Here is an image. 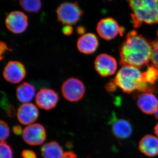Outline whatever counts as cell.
<instances>
[{
    "label": "cell",
    "mask_w": 158,
    "mask_h": 158,
    "mask_svg": "<svg viewBox=\"0 0 158 158\" xmlns=\"http://www.w3.org/2000/svg\"><path fill=\"white\" fill-rule=\"evenodd\" d=\"M23 131L22 128L20 126L15 125L13 127V132L15 135H20L23 134Z\"/></svg>",
    "instance_id": "27"
},
{
    "label": "cell",
    "mask_w": 158,
    "mask_h": 158,
    "mask_svg": "<svg viewBox=\"0 0 158 158\" xmlns=\"http://www.w3.org/2000/svg\"><path fill=\"white\" fill-rule=\"evenodd\" d=\"M133 11L131 14L135 27L143 23H158V0H127Z\"/></svg>",
    "instance_id": "3"
},
{
    "label": "cell",
    "mask_w": 158,
    "mask_h": 158,
    "mask_svg": "<svg viewBox=\"0 0 158 158\" xmlns=\"http://www.w3.org/2000/svg\"><path fill=\"white\" fill-rule=\"evenodd\" d=\"M0 139L1 141L6 140L10 135V129L7 123L2 120L0 122Z\"/></svg>",
    "instance_id": "22"
},
{
    "label": "cell",
    "mask_w": 158,
    "mask_h": 158,
    "mask_svg": "<svg viewBox=\"0 0 158 158\" xmlns=\"http://www.w3.org/2000/svg\"><path fill=\"white\" fill-rule=\"evenodd\" d=\"M109 124L111 126L113 135L119 140H124L130 138L133 133V127L129 120L118 118L116 113H112Z\"/></svg>",
    "instance_id": "8"
},
{
    "label": "cell",
    "mask_w": 158,
    "mask_h": 158,
    "mask_svg": "<svg viewBox=\"0 0 158 158\" xmlns=\"http://www.w3.org/2000/svg\"><path fill=\"white\" fill-rule=\"evenodd\" d=\"M27 71L22 62L10 61L8 62L3 71V75L7 81L11 84H18L25 78Z\"/></svg>",
    "instance_id": "9"
},
{
    "label": "cell",
    "mask_w": 158,
    "mask_h": 158,
    "mask_svg": "<svg viewBox=\"0 0 158 158\" xmlns=\"http://www.w3.org/2000/svg\"><path fill=\"white\" fill-rule=\"evenodd\" d=\"M62 158H77V157L74 153L70 151L64 153Z\"/></svg>",
    "instance_id": "28"
},
{
    "label": "cell",
    "mask_w": 158,
    "mask_h": 158,
    "mask_svg": "<svg viewBox=\"0 0 158 158\" xmlns=\"http://www.w3.org/2000/svg\"><path fill=\"white\" fill-rule=\"evenodd\" d=\"M107 1H111V0H107Z\"/></svg>",
    "instance_id": "32"
},
{
    "label": "cell",
    "mask_w": 158,
    "mask_h": 158,
    "mask_svg": "<svg viewBox=\"0 0 158 158\" xmlns=\"http://www.w3.org/2000/svg\"><path fill=\"white\" fill-rule=\"evenodd\" d=\"M112 81L126 93H131L136 90L144 92L154 90L152 87L144 81L141 72L134 66H123Z\"/></svg>",
    "instance_id": "2"
},
{
    "label": "cell",
    "mask_w": 158,
    "mask_h": 158,
    "mask_svg": "<svg viewBox=\"0 0 158 158\" xmlns=\"http://www.w3.org/2000/svg\"><path fill=\"white\" fill-rule=\"evenodd\" d=\"M19 121L23 125L32 124L39 116V111L35 105L31 103L23 104L19 108L17 113Z\"/></svg>",
    "instance_id": "13"
},
{
    "label": "cell",
    "mask_w": 158,
    "mask_h": 158,
    "mask_svg": "<svg viewBox=\"0 0 158 158\" xmlns=\"http://www.w3.org/2000/svg\"><path fill=\"white\" fill-rule=\"evenodd\" d=\"M36 94V89L34 85L28 82H24L18 86L16 95L18 100L23 103H29Z\"/></svg>",
    "instance_id": "17"
},
{
    "label": "cell",
    "mask_w": 158,
    "mask_h": 158,
    "mask_svg": "<svg viewBox=\"0 0 158 158\" xmlns=\"http://www.w3.org/2000/svg\"><path fill=\"white\" fill-rule=\"evenodd\" d=\"M151 65L158 69V39L152 43Z\"/></svg>",
    "instance_id": "21"
},
{
    "label": "cell",
    "mask_w": 158,
    "mask_h": 158,
    "mask_svg": "<svg viewBox=\"0 0 158 158\" xmlns=\"http://www.w3.org/2000/svg\"><path fill=\"white\" fill-rule=\"evenodd\" d=\"M95 70L102 77H107L115 73L117 62L113 57L106 54L98 56L94 62Z\"/></svg>",
    "instance_id": "12"
},
{
    "label": "cell",
    "mask_w": 158,
    "mask_h": 158,
    "mask_svg": "<svg viewBox=\"0 0 158 158\" xmlns=\"http://www.w3.org/2000/svg\"><path fill=\"white\" fill-rule=\"evenodd\" d=\"M23 138L25 142L29 145H40L44 143L46 138L45 128L39 123L30 125L23 131Z\"/></svg>",
    "instance_id": "10"
},
{
    "label": "cell",
    "mask_w": 158,
    "mask_h": 158,
    "mask_svg": "<svg viewBox=\"0 0 158 158\" xmlns=\"http://www.w3.org/2000/svg\"><path fill=\"white\" fill-rule=\"evenodd\" d=\"M151 55V43L136 31H132L127 35L120 49V64L141 68L148 63Z\"/></svg>",
    "instance_id": "1"
},
{
    "label": "cell",
    "mask_w": 158,
    "mask_h": 158,
    "mask_svg": "<svg viewBox=\"0 0 158 158\" xmlns=\"http://www.w3.org/2000/svg\"><path fill=\"white\" fill-rule=\"evenodd\" d=\"M85 85L80 79L69 78L62 84L61 92L65 99L70 102H77L83 98L85 93Z\"/></svg>",
    "instance_id": "5"
},
{
    "label": "cell",
    "mask_w": 158,
    "mask_h": 158,
    "mask_svg": "<svg viewBox=\"0 0 158 158\" xmlns=\"http://www.w3.org/2000/svg\"><path fill=\"white\" fill-rule=\"evenodd\" d=\"M154 129L155 133L156 135V136H157L158 138V123L156 125Z\"/></svg>",
    "instance_id": "30"
},
{
    "label": "cell",
    "mask_w": 158,
    "mask_h": 158,
    "mask_svg": "<svg viewBox=\"0 0 158 158\" xmlns=\"http://www.w3.org/2000/svg\"><path fill=\"white\" fill-rule=\"evenodd\" d=\"M0 158H13L12 149L5 141L0 144Z\"/></svg>",
    "instance_id": "20"
},
{
    "label": "cell",
    "mask_w": 158,
    "mask_h": 158,
    "mask_svg": "<svg viewBox=\"0 0 158 158\" xmlns=\"http://www.w3.org/2000/svg\"><path fill=\"white\" fill-rule=\"evenodd\" d=\"M5 24L10 32L15 34H21L27 28L28 19L22 11H12L6 17Z\"/></svg>",
    "instance_id": "7"
},
{
    "label": "cell",
    "mask_w": 158,
    "mask_h": 158,
    "mask_svg": "<svg viewBox=\"0 0 158 158\" xmlns=\"http://www.w3.org/2000/svg\"><path fill=\"white\" fill-rule=\"evenodd\" d=\"M19 4L25 11L30 13H36L42 6L41 0H19Z\"/></svg>",
    "instance_id": "19"
},
{
    "label": "cell",
    "mask_w": 158,
    "mask_h": 158,
    "mask_svg": "<svg viewBox=\"0 0 158 158\" xmlns=\"http://www.w3.org/2000/svg\"><path fill=\"white\" fill-rule=\"evenodd\" d=\"M76 32L79 35H84L85 34V32H86V29L85 27L83 26H79L77 28Z\"/></svg>",
    "instance_id": "29"
},
{
    "label": "cell",
    "mask_w": 158,
    "mask_h": 158,
    "mask_svg": "<svg viewBox=\"0 0 158 158\" xmlns=\"http://www.w3.org/2000/svg\"><path fill=\"white\" fill-rule=\"evenodd\" d=\"M158 104L157 98L151 92H145L138 97L137 105L138 107L145 114L151 115L154 113Z\"/></svg>",
    "instance_id": "15"
},
{
    "label": "cell",
    "mask_w": 158,
    "mask_h": 158,
    "mask_svg": "<svg viewBox=\"0 0 158 158\" xmlns=\"http://www.w3.org/2000/svg\"><path fill=\"white\" fill-rule=\"evenodd\" d=\"M64 153L62 147L56 141L46 143L41 148L43 158H62Z\"/></svg>",
    "instance_id": "18"
},
{
    "label": "cell",
    "mask_w": 158,
    "mask_h": 158,
    "mask_svg": "<svg viewBox=\"0 0 158 158\" xmlns=\"http://www.w3.org/2000/svg\"><path fill=\"white\" fill-rule=\"evenodd\" d=\"M125 29L118 25L117 21L112 18L101 20L97 26L98 35L103 39L110 40L115 38L118 34L122 35Z\"/></svg>",
    "instance_id": "6"
},
{
    "label": "cell",
    "mask_w": 158,
    "mask_h": 158,
    "mask_svg": "<svg viewBox=\"0 0 158 158\" xmlns=\"http://www.w3.org/2000/svg\"><path fill=\"white\" fill-rule=\"evenodd\" d=\"M59 100L58 94L53 89L44 88L36 94V104L40 109L49 110L56 107Z\"/></svg>",
    "instance_id": "11"
},
{
    "label": "cell",
    "mask_w": 158,
    "mask_h": 158,
    "mask_svg": "<svg viewBox=\"0 0 158 158\" xmlns=\"http://www.w3.org/2000/svg\"><path fill=\"white\" fill-rule=\"evenodd\" d=\"M97 37L93 33H87L81 36L77 41V48L80 52L85 55L93 54L98 48Z\"/></svg>",
    "instance_id": "14"
},
{
    "label": "cell",
    "mask_w": 158,
    "mask_h": 158,
    "mask_svg": "<svg viewBox=\"0 0 158 158\" xmlns=\"http://www.w3.org/2000/svg\"><path fill=\"white\" fill-rule=\"evenodd\" d=\"M11 49L9 48V47L7 45L6 43L1 41V59H3V56H4L7 52L11 51Z\"/></svg>",
    "instance_id": "25"
},
{
    "label": "cell",
    "mask_w": 158,
    "mask_h": 158,
    "mask_svg": "<svg viewBox=\"0 0 158 158\" xmlns=\"http://www.w3.org/2000/svg\"><path fill=\"white\" fill-rule=\"evenodd\" d=\"M155 116L156 118L158 119V104L156 110L155 112Z\"/></svg>",
    "instance_id": "31"
},
{
    "label": "cell",
    "mask_w": 158,
    "mask_h": 158,
    "mask_svg": "<svg viewBox=\"0 0 158 158\" xmlns=\"http://www.w3.org/2000/svg\"><path fill=\"white\" fill-rule=\"evenodd\" d=\"M139 149L142 153L150 157L158 155V139L152 135H146L141 139Z\"/></svg>",
    "instance_id": "16"
},
{
    "label": "cell",
    "mask_w": 158,
    "mask_h": 158,
    "mask_svg": "<svg viewBox=\"0 0 158 158\" xmlns=\"http://www.w3.org/2000/svg\"><path fill=\"white\" fill-rule=\"evenodd\" d=\"M3 108L6 110V113L8 116L10 118H13L15 116L16 112H15V108L11 104H9L6 102H3Z\"/></svg>",
    "instance_id": "23"
},
{
    "label": "cell",
    "mask_w": 158,
    "mask_h": 158,
    "mask_svg": "<svg viewBox=\"0 0 158 158\" xmlns=\"http://www.w3.org/2000/svg\"><path fill=\"white\" fill-rule=\"evenodd\" d=\"M73 28L71 25H65L62 29V32L65 36H70L73 32Z\"/></svg>",
    "instance_id": "26"
},
{
    "label": "cell",
    "mask_w": 158,
    "mask_h": 158,
    "mask_svg": "<svg viewBox=\"0 0 158 158\" xmlns=\"http://www.w3.org/2000/svg\"><path fill=\"white\" fill-rule=\"evenodd\" d=\"M84 12L77 2L62 3L56 9L58 21L65 25H73L78 22Z\"/></svg>",
    "instance_id": "4"
},
{
    "label": "cell",
    "mask_w": 158,
    "mask_h": 158,
    "mask_svg": "<svg viewBox=\"0 0 158 158\" xmlns=\"http://www.w3.org/2000/svg\"><path fill=\"white\" fill-rule=\"evenodd\" d=\"M21 157L22 158H37V155L33 151L26 149L22 152Z\"/></svg>",
    "instance_id": "24"
}]
</instances>
